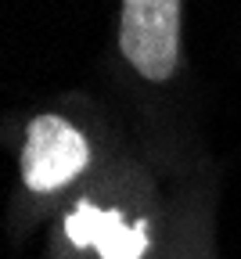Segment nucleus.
Here are the masks:
<instances>
[{
  "label": "nucleus",
  "mask_w": 241,
  "mask_h": 259,
  "mask_svg": "<svg viewBox=\"0 0 241 259\" xmlns=\"http://www.w3.org/2000/svg\"><path fill=\"white\" fill-rule=\"evenodd\" d=\"M87 166H90V141L72 119L44 112L25 122L18 173L32 194H54L68 187L87 173Z\"/></svg>",
  "instance_id": "f03ea898"
},
{
  "label": "nucleus",
  "mask_w": 241,
  "mask_h": 259,
  "mask_svg": "<svg viewBox=\"0 0 241 259\" xmlns=\"http://www.w3.org/2000/svg\"><path fill=\"white\" fill-rule=\"evenodd\" d=\"M94 248L101 252V259H141L148 241L141 231L123 223V216L115 212H105V223H101V234L94 241Z\"/></svg>",
  "instance_id": "7ed1b4c3"
},
{
  "label": "nucleus",
  "mask_w": 241,
  "mask_h": 259,
  "mask_svg": "<svg viewBox=\"0 0 241 259\" xmlns=\"http://www.w3.org/2000/svg\"><path fill=\"white\" fill-rule=\"evenodd\" d=\"M180 0H123L119 8V51L126 65L148 83H169L180 69Z\"/></svg>",
  "instance_id": "f257e3e1"
},
{
  "label": "nucleus",
  "mask_w": 241,
  "mask_h": 259,
  "mask_svg": "<svg viewBox=\"0 0 241 259\" xmlns=\"http://www.w3.org/2000/svg\"><path fill=\"white\" fill-rule=\"evenodd\" d=\"M101 223H105V212L94 209L90 202H79L72 212L65 216V234H68V241L79 245V248H94V241L101 234Z\"/></svg>",
  "instance_id": "20e7f679"
}]
</instances>
